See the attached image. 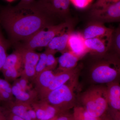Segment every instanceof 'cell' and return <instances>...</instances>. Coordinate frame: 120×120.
Segmentation results:
<instances>
[{
	"label": "cell",
	"instance_id": "cell-1",
	"mask_svg": "<svg viewBox=\"0 0 120 120\" xmlns=\"http://www.w3.org/2000/svg\"><path fill=\"white\" fill-rule=\"evenodd\" d=\"M0 22L16 44L26 41L41 29L55 24L33 4L3 7L0 11Z\"/></svg>",
	"mask_w": 120,
	"mask_h": 120
},
{
	"label": "cell",
	"instance_id": "cell-2",
	"mask_svg": "<svg viewBox=\"0 0 120 120\" xmlns=\"http://www.w3.org/2000/svg\"><path fill=\"white\" fill-rule=\"evenodd\" d=\"M79 74L60 87L50 92L45 99L62 113L76 106L77 98L75 91L79 84Z\"/></svg>",
	"mask_w": 120,
	"mask_h": 120
},
{
	"label": "cell",
	"instance_id": "cell-3",
	"mask_svg": "<svg viewBox=\"0 0 120 120\" xmlns=\"http://www.w3.org/2000/svg\"><path fill=\"white\" fill-rule=\"evenodd\" d=\"M120 61L116 56L104 57L93 64L89 71L92 83L97 85L117 81L120 75Z\"/></svg>",
	"mask_w": 120,
	"mask_h": 120
},
{
	"label": "cell",
	"instance_id": "cell-4",
	"mask_svg": "<svg viewBox=\"0 0 120 120\" xmlns=\"http://www.w3.org/2000/svg\"><path fill=\"white\" fill-rule=\"evenodd\" d=\"M102 85L91 87L82 92L79 98L82 106L94 117H101L108 109L106 87Z\"/></svg>",
	"mask_w": 120,
	"mask_h": 120
},
{
	"label": "cell",
	"instance_id": "cell-5",
	"mask_svg": "<svg viewBox=\"0 0 120 120\" xmlns=\"http://www.w3.org/2000/svg\"><path fill=\"white\" fill-rule=\"evenodd\" d=\"M68 26V22L53 24L42 28L22 44L17 43L16 46L26 49L34 50L39 47H46L54 37Z\"/></svg>",
	"mask_w": 120,
	"mask_h": 120
},
{
	"label": "cell",
	"instance_id": "cell-6",
	"mask_svg": "<svg viewBox=\"0 0 120 120\" xmlns=\"http://www.w3.org/2000/svg\"><path fill=\"white\" fill-rule=\"evenodd\" d=\"M70 4V0H38L32 4L52 19L68 17Z\"/></svg>",
	"mask_w": 120,
	"mask_h": 120
},
{
	"label": "cell",
	"instance_id": "cell-7",
	"mask_svg": "<svg viewBox=\"0 0 120 120\" xmlns=\"http://www.w3.org/2000/svg\"><path fill=\"white\" fill-rule=\"evenodd\" d=\"M90 15L94 22L103 23L118 22L120 19V1L102 7H92Z\"/></svg>",
	"mask_w": 120,
	"mask_h": 120
},
{
	"label": "cell",
	"instance_id": "cell-8",
	"mask_svg": "<svg viewBox=\"0 0 120 120\" xmlns=\"http://www.w3.org/2000/svg\"><path fill=\"white\" fill-rule=\"evenodd\" d=\"M20 49L23 62V71L21 76L26 77L29 81H33L35 76L36 66L39 59L40 53L34 50L26 49L16 46Z\"/></svg>",
	"mask_w": 120,
	"mask_h": 120
},
{
	"label": "cell",
	"instance_id": "cell-9",
	"mask_svg": "<svg viewBox=\"0 0 120 120\" xmlns=\"http://www.w3.org/2000/svg\"><path fill=\"white\" fill-rule=\"evenodd\" d=\"M31 105L34 110L38 120H49L64 113L45 99H38Z\"/></svg>",
	"mask_w": 120,
	"mask_h": 120
},
{
	"label": "cell",
	"instance_id": "cell-10",
	"mask_svg": "<svg viewBox=\"0 0 120 120\" xmlns=\"http://www.w3.org/2000/svg\"><path fill=\"white\" fill-rule=\"evenodd\" d=\"M80 68L76 67L68 71H58L55 73V76L49 88L46 90L39 99H45L47 95L53 90L64 85L73 77L79 74Z\"/></svg>",
	"mask_w": 120,
	"mask_h": 120
},
{
	"label": "cell",
	"instance_id": "cell-11",
	"mask_svg": "<svg viewBox=\"0 0 120 120\" xmlns=\"http://www.w3.org/2000/svg\"><path fill=\"white\" fill-rule=\"evenodd\" d=\"M112 37L85 39V45L89 52L98 56L104 55L111 46Z\"/></svg>",
	"mask_w": 120,
	"mask_h": 120
},
{
	"label": "cell",
	"instance_id": "cell-12",
	"mask_svg": "<svg viewBox=\"0 0 120 120\" xmlns=\"http://www.w3.org/2000/svg\"><path fill=\"white\" fill-rule=\"evenodd\" d=\"M85 40L80 32H71L68 42V50L81 59L89 52L85 45Z\"/></svg>",
	"mask_w": 120,
	"mask_h": 120
},
{
	"label": "cell",
	"instance_id": "cell-13",
	"mask_svg": "<svg viewBox=\"0 0 120 120\" xmlns=\"http://www.w3.org/2000/svg\"><path fill=\"white\" fill-rule=\"evenodd\" d=\"M113 31V30L106 27L103 23L94 21L87 26L82 35L85 39L105 38L112 37Z\"/></svg>",
	"mask_w": 120,
	"mask_h": 120
},
{
	"label": "cell",
	"instance_id": "cell-14",
	"mask_svg": "<svg viewBox=\"0 0 120 120\" xmlns=\"http://www.w3.org/2000/svg\"><path fill=\"white\" fill-rule=\"evenodd\" d=\"M68 26L58 34L49 42L46 49L56 53L59 52L62 53L68 50V42L71 32Z\"/></svg>",
	"mask_w": 120,
	"mask_h": 120
},
{
	"label": "cell",
	"instance_id": "cell-15",
	"mask_svg": "<svg viewBox=\"0 0 120 120\" xmlns=\"http://www.w3.org/2000/svg\"><path fill=\"white\" fill-rule=\"evenodd\" d=\"M4 109L15 116L25 120H32L28 114V110L32 107L31 104L13 100L3 102Z\"/></svg>",
	"mask_w": 120,
	"mask_h": 120
},
{
	"label": "cell",
	"instance_id": "cell-16",
	"mask_svg": "<svg viewBox=\"0 0 120 120\" xmlns=\"http://www.w3.org/2000/svg\"><path fill=\"white\" fill-rule=\"evenodd\" d=\"M55 75L53 71L45 70L33 80L32 82L34 84V89L37 92L39 99L50 86Z\"/></svg>",
	"mask_w": 120,
	"mask_h": 120
},
{
	"label": "cell",
	"instance_id": "cell-17",
	"mask_svg": "<svg viewBox=\"0 0 120 120\" xmlns=\"http://www.w3.org/2000/svg\"><path fill=\"white\" fill-rule=\"evenodd\" d=\"M108 105L116 110L120 109V86L118 81L106 84Z\"/></svg>",
	"mask_w": 120,
	"mask_h": 120
},
{
	"label": "cell",
	"instance_id": "cell-18",
	"mask_svg": "<svg viewBox=\"0 0 120 120\" xmlns=\"http://www.w3.org/2000/svg\"><path fill=\"white\" fill-rule=\"evenodd\" d=\"M7 70H17L22 73L23 71V62L22 52L19 49L16 48L13 52L7 56L1 71Z\"/></svg>",
	"mask_w": 120,
	"mask_h": 120
},
{
	"label": "cell",
	"instance_id": "cell-19",
	"mask_svg": "<svg viewBox=\"0 0 120 120\" xmlns=\"http://www.w3.org/2000/svg\"><path fill=\"white\" fill-rule=\"evenodd\" d=\"M58 58V71H65L75 68L80 58L71 51L62 53Z\"/></svg>",
	"mask_w": 120,
	"mask_h": 120
},
{
	"label": "cell",
	"instance_id": "cell-20",
	"mask_svg": "<svg viewBox=\"0 0 120 120\" xmlns=\"http://www.w3.org/2000/svg\"><path fill=\"white\" fill-rule=\"evenodd\" d=\"M12 86V91L15 100L21 102L31 104L38 99V94L34 88L30 91L24 90L15 84Z\"/></svg>",
	"mask_w": 120,
	"mask_h": 120
},
{
	"label": "cell",
	"instance_id": "cell-21",
	"mask_svg": "<svg viewBox=\"0 0 120 120\" xmlns=\"http://www.w3.org/2000/svg\"><path fill=\"white\" fill-rule=\"evenodd\" d=\"M12 86L5 79L0 78V101L7 102L14 100Z\"/></svg>",
	"mask_w": 120,
	"mask_h": 120
},
{
	"label": "cell",
	"instance_id": "cell-22",
	"mask_svg": "<svg viewBox=\"0 0 120 120\" xmlns=\"http://www.w3.org/2000/svg\"><path fill=\"white\" fill-rule=\"evenodd\" d=\"M73 116L75 120H102L101 117H95L91 116L82 106H75Z\"/></svg>",
	"mask_w": 120,
	"mask_h": 120
},
{
	"label": "cell",
	"instance_id": "cell-23",
	"mask_svg": "<svg viewBox=\"0 0 120 120\" xmlns=\"http://www.w3.org/2000/svg\"><path fill=\"white\" fill-rule=\"evenodd\" d=\"M8 45L0 31V71L4 64L8 56L7 51Z\"/></svg>",
	"mask_w": 120,
	"mask_h": 120
},
{
	"label": "cell",
	"instance_id": "cell-24",
	"mask_svg": "<svg viewBox=\"0 0 120 120\" xmlns=\"http://www.w3.org/2000/svg\"><path fill=\"white\" fill-rule=\"evenodd\" d=\"M45 51L47 53L46 70L53 71L58 64V59L54 56L55 53L46 49Z\"/></svg>",
	"mask_w": 120,
	"mask_h": 120
},
{
	"label": "cell",
	"instance_id": "cell-25",
	"mask_svg": "<svg viewBox=\"0 0 120 120\" xmlns=\"http://www.w3.org/2000/svg\"><path fill=\"white\" fill-rule=\"evenodd\" d=\"M46 60L47 53L46 51L41 53H40L39 59L35 69L36 74L35 77L43 71L46 70Z\"/></svg>",
	"mask_w": 120,
	"mask_h": 120
},
{
	"label": "cell",
	"instance_id": "cell-26",
	"mask_svg": "<svg viewBox=\"0 0 120 120\" xmlns=\"http://www.w3.org/2000/svg\"><path fill=\"white\" fill-rule=\"evenodd\" d=\"M114 32V31H113ZM114 35L112 34V43L113 45V47L118 54L120 53V27L117 29Z\"/></svg>",
	"mask_w": 120,
	"mask_h": 120
},
{
	"label": "cell",
	"instance_id": "cell-27",
	"mask_svg": "<svg viewBox=\"0 0 120 120\" xmlns=\"http://www.w3.org/2000/svg\"><path fill=\"white\" fill-rule=\"evenodd\" d=\"M93 0H70L71 3L76 8L79 9H83L88 7Z\"/></svg>",
	"mask_w": 120,
	"mask_h": 120
},
{
	"label": "cell",
	"instance_id": "cell-28",
	"mask_svg": "<svg viewBox=\"0 0 120 120\" xmlns=\"http://www.w3.org/2000/svg\"><path fill=\"white\" fill-rule=\"evenodd\" d=\"M120 0H97L92 5L93 8H99L118 2Z\"/></svg>",
	"mask_w": 120,
	"mask_h": 120
},
{
	"label": "cell",
	"instance_id": "cell-29",
	"mask_svg": "<svg viewBox=\"0 0 120 120\" xmlns=\"http://www.w3.org/2000/svg\"><path fill=\"white\" fill-rule=\"evenodd\" d=\"M3 111L5 115L6 120H25L11 113L2 107Z\"/></svg>",
	"mask_w": 120,
	"mask_h": 120
},
{
	"label": "cell",
	"instance_id": "cell-30",
	"mask_svg": "<svg viewBox=\"0 0 120 120\" xmlns=\"http://www.w3.org/2000/svg\"><path fill=\"white\" fill-rule=\"evenodd\" d=\"M56 120H75L73 114L70 115L67 112L62 113L58 116Z\"/></svg>",
	"mask_w": 120,
	"mask_h": 120
},
{
	"label": "cell",
	"instance_id": "cell-31",
	"mask_svg": "<svg viewBox=\"0 0 120 120\" xmlns=\"http://www.w3.org/2000/svg\"><path fill=\"white\" fill-rule=\"evenodd\" d=\"M35 0H21L18 4L20 5H29L33 4Z\"/></svg>",
	"mask_w": 120,
	"mask_h": 120
},
{
	"label": "cell",
	"instance_id": "cell-32",
	"mask_svg": "<svg viewBox=\"0 0 120 120\" xmlns=\"http://www.w3.org/2000/svg\"><path fill=\"white\" fill-rule=\"evenodd\" d=\"M0 120H6L5 115L2 106H0Z\"/></svg>",
	"mask_w": 120,
	"mask_h": 120
},
{
	"label": "cell",
	"instance_id": "cell-33",
	"mask_svg": "<svg viewBox=\"0 0 120 120\" xmlns=\"http://www.w3.org/2000/svg\"><path fill=\"white\" fill-rule=\"evenodd\" d=\"M58 116H56L52 118V119H50L49 120H56L57 119V117H58Z\"/></svg>",
	"mask_w": 120,
	"mask_h": 120
},
{
	"label": "cell",
	"instance_id": "cell-34",
	"mask_svg": "<svg viewBox=\"0 0 120 120\" xmlns=\"http://www.w3.org/2000/svg\"><path fill=\"white\" fill-rule=\"evenodd\" d=\"M102 118V120H110V119H109V118H107V117H105V118H104V119H103L102 118Z\"/></svg>",
	"mask_w": 120,
	"mask_h": 120
},
{
	"label": "cell",
	"instance_id": "cell-35",
	"mask_svg": "<svg viewBox=\"0 0 120 120\" xmlns=\"http://www.w3.org/2000/svg\"></svg>",
	"mask_w": 120,
	"mask_h": 120
}]
</instances>
